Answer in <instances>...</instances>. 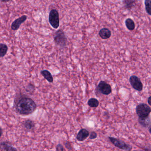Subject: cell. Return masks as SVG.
Returning a JSON list of instances; mask_svg holds the SVG:
<instances>
[{
	"instance_id": "cell-1",
	"label": "cell",
	"mask_w": 151,
	"mask_h": 151,
	"mask_svg": "<svg viewBox=\"0 0 151 151\" xmlns=\"http://www.w3.org/2000/svg\"><path fill=\"white\" fill-rule=\"evenodd\" d=\"M37 107L35 101L26 96L20 97L15 103L16 111L22 115H29L32 114Z\"/></svg>"
},
{
	"instance_id": "cell-7",
	"label": "cell",
	"mask_w": 151,
	"mask_h": 151,
	"mask_svg": "<svg viewBox=\"0 0 151 151\" xmlns=\"http://www.w3.org/2000/svg\"><path fill=\"white\" fill-rule=\"evenodd\" d=\"M98 89L101 93L104 95H109L112 92L111 86L104 81H101L99 82L98 84Z\"/></svg>"
},
{
	"instance_id": "cell-6",
	"label": "cell",
	"mask_w": 151,
	"mask_h": 151,
	"mask_svg": "<svg viewBox=\"0 0 151 151\" xmlns=\"http://www.w3.org/2000/svg\"><path fill=\"white\" fill-rule=\"evenodd\" d=\"M130 83L132 88L138 91H141L143 90V85L140 80L137 76H132L129 79Z\"/></svg>"
},
{
	"instance_id": "cell-15",
	"label": "cell",
	"mask_w": 151,
	"mask_h": 151,
	"mask_svg": "<svg viewBox=\"0 0 151 151\" xmlns=\"http://www.w3.org/2000/svg\"><path fill=\"white\" fill-rule=\"evenodd\" d=\"M125 24L126 28L129 30L132 31L135 29V23L131 18H128L126 19L125 21Z\"/></svg>"
},
{
	"instance_id": "cell-2",
	"label": "cell",
	"mask_w": 151,
	"mask_h": 151,
	"mask_svg": "<svg viewBox=\"0 0 151 151\" xmlns=\"http://www.w3.org/2000/svg\"><path fill=\"white\" fill-rule=\"evenodd\" d=\"M54 41L55 45L61 48H64L67 46V38L63 30L60 29L55 32L54 36Z\"/></svg>"
},
{
	"instance_id": "cell-19",
	"label": "cell",
	"mask_w": 151,
	"mask_h": 151,
	"mask_svg": "<svg viewBox=\"0 0 151 151\" xmlns=\"http://www.w3.org/2000/svg\"><path fill=\"white\" fill-rule=\"evenodd\" d=\"M145 5L146 12L151 16V0H145Z\"/></svg>"
},
{
	"instance_id": "cell-18",
	"label": "cell",
	"mask_w": 151,
	"mask_h": 151,
	"mask_svg": "<svg viewBox=\"0 0 151 151\" xmlns=\"http://www.w3.org/2000/svg\"><path fill=\"white\" fill-rule=\"evenodd\" d=\"M87 103H88V106L91 107L97 108L99 106V102L97 99H94V98H91L88 100Z\"/></svg>"
},
{
	"instance_id": "cell-11",
	"label": "cell",
	"mask_w": 151,
	"mask_h": 151,
	"mask_svg": "<svg viewBox=\"0 0 151 151\" xmlns=\"http://www.w3.org/2000/svg\"><path fill=\"white\" fill-rule=\"evenodd\" d=\"M139 122L140 125L145 128H147L151 124V117L150 116L145 117H139Z\"/></svg>"
},
{
	"instance_id": "cell-9",
	"label": "cell",
	"mask_w": 151,
	"mask_h": 151,
	"mask_svg": "<svg viewBox=\"0 0 151 151\" xmlns=\"http://www.w3.org/2000/svg\"><path fill=\"white\" fill-rule=\"evenodd\" d=\"M90 132L85 129H82L79 131L76 136V139L78 141H83L88 138Z\"/></svg>"
},
{
	"instance_id": "cell-5",
	"label": "cell",
	"mask_w": 151,
	"mask_h": 151,
	"mask_svg": "<svg viewBox=\"0 0 151 151\" xmlns=\"http://www.w3.org/2000/svg\"><path fill=\"white\" fill-rule=\"evenodd\" d=\"M108 138L115 146L122 150H124V151H131L132 149L131 146L126 144L123 141L113 137H109Z\"/></svg>"
},
{
	"instance_id": "cell-8",
	"label": "cell",
	"mask_w": 151,
	"mask_h": 151,
	"mask_svg": "<svg viewBox=\"0 0 151 151\" xmlns=\"http://www.w3.org/2000/svg\"><path fill=\"white\" fill-rule=\"evenodd\" d=\"M27 19V16L26 15L22 16L19 18L15 20L11 24V29L13 30H17L21 26V24L23 23Z\"/></svg>"
},
{
	"instance_id": "cell-24",
	"label": "cell",
	"mask_w": 151,
	"mask_h": 151,
	"mask_svg": "<svg viewBox=\"0 0 151 151\" xmlns=\"http://www.w3.org/2000/svg\"><path fill=\"white\" fill-rule=\"evenodd\" d=\"M10 0H1V2H7L10 1Z\"/></svg>"
},
{
	"instance_id": "cell-14",
	"label": "cell",
	"mask_w": 151,
	"mask_h": 151,
	"mask_svg": "<svg viewBox=\"0 0 151 151\" xmlns=\"http://www.w3.org/2000/svg\"><path fill=\"white\" fill-rule=\"evenodd\" d=\"M42 76L49 83H52L53 82V78L51 73L48 70H45L41 71Z\"/></svg>"
},
{
	"instance_id": "cell-10",
	"label": "cell",
	"mask_w": 151,
	"mask_h": 151,
	"mask_svg": "<svg viewBox=\"0 0 151 151\" xmlns=\"http://www.w3.org/2000/svg\"><path fill=\"white\" fill-rule=\"evenodd\" d=\"M99 35L103 40L108 39L111 37V32L107 28H103L100 30Z\"/></svg>"
},
{
	"instance_id": "cell-23",
	"label": "cell",
	"mask_w": 151,
	"mask_h": 151,
	"mask_svg": "<svg viewBox=\"0 0 151 151\" xmlns=\"http://www.w3.org/2000/svg\"><path fill=\"white\" fill-rule=\"evenodd\" d=\"M147 102H148V104L151 106V96H150L147 99Z\"/></svg>"
},
{
	"instance_id": "cell-25",
	"label": "cell",
	"mask_w": 151,
	"mask_h": 151,
	"mask_svg": "<svg viewBox=\"0 0 151 151\" xmlns=\"http://www.w3.org/2000/svg\"><path fill=\"white\" fill-rule=\"evenodd\" d=\"M149 132H150V134H151V126H150V127H149Z\"/></svg>"
},
{
	"instance_id": "cell-4",
	"label": "cell",
	"mask_w": 151,
	"mask_h": 151,
	"mask_svg": "<svg viewBox=\"0 0 151 151\" xmlns=\"http://www.w3.org/2000/svg\"><path fill=\"white\" fill-rule=\"evenodd\" d=\"M49 22L51 26L55 29H58L60 26V17L58 11L56 9H52L49 13Z\"/></svg>"
},
{
	"instance_id": "cell-26",
	"label": "cell",
	"mask_w": 151,
	"mask_h": 151,
	"mask_svg": "<svg viewBox=\"0 0 151 151\" xmlns=\"http://www.w3.org/2000/svg\"></svg>"
},
{
	"instance_id": "cell-21",
	"label": "cell",
	"mask_w": 151,
	"mask_h": 151,
	"mask_svg": "<svg viewBox=\"0 0 151 151\" xmlns=\"http://www.w3.org/2000/svg\"><path fill=\"white\" fill-rule=\"evenodd\" d=\"M56 150L58 151H63L66 150L64 149L63 146L60 144H58V145H57L56 147Z\"/></svg>"
},
{
	"instance_id": "cell-12",
	"label": "cell",
	"mask_w": 151,
	"mask_h": 151,
	"mask_svg": "<svg viewBox=\"0 0 151 151\" xmlns=\"http://www.w3.org/2000/svg\"><path fill=\"white\" fill-rule=\"evenodd\" d=\"M124 6L128 10H130L136 6V0H123L122 2Z\"/></svg>"
},
{
	"instance_id": "cell-17",
	"label": "cell",
	"mask_w": 151,
	"mask_h": 151,
	"mask_svg": "<svg viewBox=\"0 0 151 151\" xmlns=\"http://www.w3.org/2000/svg\"><path fill=\"white\" fill-rule=\"evenodd\" d=\"M8 50V47L5 44H0V56L3 57L6 55Z\"/></svg>"
},
{
	"instance_id": "cell-13",
	"label": "cell",
	"mask_w": 151,
	"mask_h": 151,
	"mask_svg": "<svg viewBox=\"0 0 151 151\" xmlns=\"http://www.w3.org/2000/svg\"><path fill=\"white\" fill-rule=\"evenodd\" d=\"M1 151H17V149L13 147L8 142H2L1 143Z\"/></svg>"
},
{
	"instance_id": "cell-3",
	"label": "cell",
	"mask_w": 151,
	"mask_h": 151,
	"mask_svg": "<svg viewBox=\"0 0 151 151\" xmlns=\"http://www.w3.org/2000/svg\"><path fill=\"white\" fill-rule=\"evenodd\" d=\"M151 112V109L145 103H141L136 107V113L139 117H145L149 116Z\"/></svg>"
},
{
	"instance_id": "cell-20",
	"label": "cell",
	"mask_w": 151,
	"mask_h": 151,
	"mask_svg": "<svg viewBox=\"0 0 151 151\" xmlns=\"http://www.w3.org/2000/svg\"><path fill=\"white\" fill-rule=\"evenodd\" d=\"M65 146L68 150H73L71 143H70V142H68V141H66V142H65Z\"/></svg>"
},
{
	"instance_id": "cell-22",
	"label": "cell",
	"mask_w": 151,
	"mask_h": 151,
	"mask_svg": "<svg viewBox=\"0 0 151 151\" xmlns=\"http://www.w3.org/2000/svg\"><path fill=\"white\" fill-rule=\"evenodd\" d=\"M97 137V134L95 132H91V134L90 135V139H94L96 138Z\"/></svg>"
},
{
	"instance_id": "cell-16",
	"label": "cell",
	"mask_w": 151,
	"mask_h": 151,
	"mask_svg": "<svg viewBox=\"0 0 151 151\" xmlns=\"http://www.w3.org/2000/svg\"><path fill=\"white\" fill-rule=\"evenodd\" d=\"M24 128L28 130L33 129L35 128V123L32 120L28 119L24 121Z\"/></svg>"
}]
</instances>
